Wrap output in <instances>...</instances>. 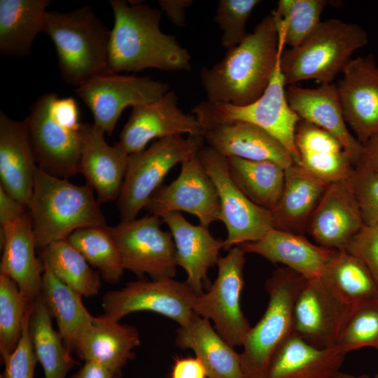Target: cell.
Instances as JSON below:
<instances>
[{
	"label": "cell",
	"mask_w": 378,
	"mask_h": 378,
	"mask_svg": "<svg viewBox=\"0 0 378 378\" xmlns=\"http://www.w3.org/2000/svg\"><path fill=\"white\" fill-rule=\"evenodd\" d=\"M284 47V34L270 13L223 59L202 69L200 79L206 101L244 106L257 100L268 86Z\"/></svg>",
	"instance_id": "obj_1"
},
{
	"label": "cell",
	"mask_w": 378,
	"mask_h": 378,
	"mask_svg": "<svg viewBox=\"0 0 378 378\" xmlns=\"http://www.w3.org/2000/svg\"><path fill=\"white\" fill-rule=\"evenodd\" d=\"M114 23L108 47V72L190 69L191 56L174 36L160 27V9L136 1L110 0Z\"/></svg>",
	"instance_id": "obj_2"
},
{
	"label": "cell",
	"mask_w": 378,
	"mask_h": 378,
	"mask_svg": "<svg viewBox=\"0 0 378 378\" xmlns=\"http://www.w3.org/2000/svg\"><path fill=\"white\" fill-rule=\"evenodd\" d=\"M99 205L88 185H75L38 168L27 207L36 248L65 240L80 228L106 227Z\"/></svg>",
	"instance_id": "obj_3"
},
{
	"label": "cell",
	"mask_w": 378,
	"mask_h": 378,
	"mask_svg": "<svg viewBox=\"0 0 378 378\" xmlns=\"http://www.w3.org/2000/svg\"><path fill=\"white\" fill-rule=\"evenodd\" d=\"M44 32L55 46L63 80L76 88L108 72L111 30L85 5L68 12L48 11Z\"/></svg>",
	"instance_id": "obj_4"
},
{
	"label": "cell",
	"mask_w": 378,
	"mask_h": 378,
	"mask_svg": "<svg viewBox=\"0 0 378 378\" xmlns=\"http://www.w3.org/2000/svg\"><path fill=\"white\" fill-rule=\"evenodd\" d=\"M23 122L39 169L62 178L79 173L82 123L74 99L46 93Z\"/></svg>",
	"instance_id": "obj_5"
},
{
	"label": "cell",
	"mask_w": 378,
	"mask_h": 378,
	"mask_svg": "<svg viewBox=\"0 0 378 378\" xmlns=\"http://www.w3.org/2000/svg\"><path fill=\"white\" fill-rule=\"evenodd\" d=\"M368 43L366 31L357 24L321 21L300 45L284 50L280 66L286 85L309 79L332 83L354 52Z\"/></svg>",
	"instance_id": "obj_6"
},
{
	"label": "cell",
	"mask_w": 378,
	"mask_h": 378,
	"mask_svg": "<svg viewBox=\"0 0 378 378\" xmlns=\"http://www.w3.org/2000/svg\"><path fill=\"white\" fill-rule=\"evenodd\" d=\"M307 280L286 267L276 269L267 280L268 305L251 327L240 354L244 378H266L273 355L293 333L294 305Z\"/></svg>",
	"instance_id": "obj_7"
},
{
	"label": "cell",
	"mask_w": 378,
	"mask_h": 378,
	"mask_svg": "<svg viewBox=\"0 0 378 378\" xmlns=\"http://www.w3.org/2000/svg\"><path fill=\"white\" fill-rule=\"evenodd\" d=\"M281 58L263 94L244 106L204 101L192 110L205 130L218 125L242 121L264 130L280 141L290 153L295 164L300 160L295 142V130L300 118L291 109L286 97V84L280 66Z\"/></svg>",
	"instance_id": "obj_8"
},
{
	"label": "cell",
	"mask_w": 378,
	"mask_h": 378,
	"mask_svg": "<svg viewBox=\"0 0 378 378\" xmlns=\"http://www.w3.org/2000/svg\"><path fill=\"white\" fill-rule=\"evenodd\" d=\"M204 143V137L174 136L158 139L148 148L129 155L118 198L121 221L136 218L169 172L195 156Z\"/></svg>",
	"instance_id": "obj_9"
},
{
	"label": "cell",
	"mask_w": 378,
	"mask_h": 378,
	"mask_svg": "<svg viewBox=\"0 0 378 378\" xmlns=\"http://www.w3.org/2000/svg\"><path fill=\"white\" fill-rule=\"evenodd\" d=\"M197 157L218 192L220 220L227 230L223 249L256 241L273 228L271 211L251 201L232 181L226 157L208 146Z\"/></svg>",
	"instance_id": "obj_10"
},
{
	"label": "cell",
	"mask_w": 378,
	"mask_h": 378,
	"mask_svg": "<svg viewBox=\"0 0 378 378\" xmlns=\"http://www.w3.org/2000/svg\"><path fill=\"white\" fill-rule=\"evenodd\" d=\"M245 252L231 248L220 257L218 276L208 290L197 296L193 311L211 320L218 335L232 347L242 346L251 326L241 308Z\"/></svg>",
	"instance_id": "obj_11"
},
{
	"label": "cell",
	"mask_w": 378,
	"mask_h": 378,
	"mask_svg": "<svg viewBox=\"0 0 378 378\" xmlns=\"http://www.w3.org/2000/svg\"><path fill=\"white\" fill-rule=\"evenodd\" d=\"M162 219L146 215L115 226H106L121 254L125 270L152 280L174 278L176 271V247L170 232L161 229Z\"/></svg>",
	"instance_id": "obj_12"
},
{
	"label": "cell",
	"mask_w": 378,
	"mask_h": 378,
	"mask_svg": "<svg viewBox=\"0 0 378 378\" xmlns=\"http://www.w3.org/2000/svg\"><path fill=\"white\" fill-rule=\"evenodd\" d=\"M198 295L186 281L174 278L131 281L120 289L107 291L102 298V316L119 321L129 314L150 311L186 325L195 312Z\"/></svg>",
	"instance_id": "obj_13"
},
{
	"label": "cell",
	"mask_w": 378,
	"mask_h": 378,
	"mask_svg": "<svg viewBox=\"0 0 378 378\" xmlns=\"http://www.w3.org/2000/svg\"><path fill=\"white\" fill-rule=\"evenodd\" d=\"M357 305L322 276L307 279L294 305L293 333L318 349L335 348Z\"/></svg>",
	"instance_id": "obj_14"
},
{
	"label": "cell",
	"mask_w": 378,
	"mask_h": 378,
	"mask_svg": "<svg viewBox=\"0 0 378 378\" xmlns=\"http://www.w3.org/2000/svg\"><path fill=\"white\" fill-rule=\"evenodd\" d=\"M168 91L167 83L149 77L106 74L90 79L75 93L91 111L94 125L109 136L127 107L155 102Z\"/></svg>",
	"instance_id": "obj_15"
},
{
	"label": "cell",
	"mask_w": 378,
	"mask_h": 378,
	"mask_svg": "<svg viewBox=\"0 0 378 378\" xmlns=\"http://www.w3.org/2000/svg\"><path fill=\"white\" fill-rule=\"evenodd\" d=\"M145 209L150 215L160 218L170 212L190 213L198 218L200 225L207 228L220 220L217 190L197 154L181 164L178 177L169 184L160 186Z\"/></svg>",
	"instance_id": "obj_16"
},
{
	"label": "cell",
	"mask_w": 378,
	"mask_h": 378,
	"mask_svg": "<svg viewBox=\"0 0 378 378\" xmlns=\"http://www.w3.org/2000/svg\"><path fill=\"white\" fill-rule=\"evenodd\" d=\"M174 91L159 99L132 108L130 116L115 144L127 155L144 150L153 139L174 136L203 137L204 129L195 115L183 112Z\"/></svg>",
	"instance_id": "obj_17"
},
{
	"label": "cell",
	"mask_w": 378,
	"mask_h": 378,
	"mask_svg": "<svg viewBox=\"0 0 378 378\" xmlns=\"http://www.w3.org/2000/svg\"><path fill=\"white\" fill-rule=\"evenodd\" d=\"M337 85L345 122L363 145L378 133V66L372 55L351 59Z\"/></svg>",
	"instance_id": "obj_18"
},
{
	"label": "cell",
	"mask_w": 378,
	"mask_h": 378,
	"mask_svg": "<svg viewBox=\"0 0 378 378\" xmlns=\"http://www.w3.org/2000/svg\"><path fill=\"white\" fill-rule=\"evenodd\" d=\"M363 225L351 178L329 184L306 230L318 246L342 251Z\"/></svg>",
	"instance_id": "obj_19"
},
{
	"label": "cell",
	"mask_w": 378,
	"mask_h": 378,
	"mask_svg": "<svg viewBox=\"0 0 378 378\" xmlns=\"http://www.w3.org/2000/svg\"><path fill=\"white\" fill-rule=\"evenodd\" d=\"M0 274L12 279L29 305L41 295L45 270L43 260L36 255V248L31 218L29 211L0 230Z\"/></svg>",
	"instance_id": "obj_20"
},
{
	"label": "cell",
	"mask_w": 378,
	"mask_h": 378,
	"mask_svg": "<svg viewBox=\"0 0 378 378\" xmlns=\"http://www.w3.org/2000/svg\"><path fill=\"white\" fill-rule=\"evenodd\" d=\"M104 134L94 123H82L79 173L99 204L118 200L129 156L115 144L108 145Z\"/></svg>",
	"instance_id": "obj_21"
},
{
	"label": "cell",
	"mask_w": 378,
	"mask_h": 378,
	"mask_svg": "<svg viewBox=\"0 0 378 378\" xmlns=\"http://www.w3.org/2000/svg\"><path fill=\"white\" fill-rule=\"evenodd\" d=\"M286 97L290 107L300 120L322 128L337 139L356 165L363 145L347 128L337 85L324 83L315 88L287 85Z\"/></svg>",
	"instance_id": "obj_22"
},
{
	"label": "cell",
	"mask_w": 378,
	"mask_h": 378,
	"mask_svg": "<svg viewBox=\"0 0 378 378\" xmlns=\"http://www.w3.org/2000/svg\"><path fill=\"white\" fill-rule=\"evenodd\" d=\"M161 218L169 228L176 247L178 266L187 274L186 283L197 294L209 288L208 270L217 265L223 240L214 237L209 228L188 221L181 212H170Z\"/></svg>",
	"instance_id": "obj_23"
},
{
	"label": "cell",
	"mask_w": 378,
	"mask_h": 378,
	"mask_svg": "<svg viewBox=\"0 0 378 378\" xmlns=\"http://www.w3.org/2000/svg\"><path fill=\"white\" fill-rule=\"evenodd\" d=\"M38 167L22 121L0 111V187L28 207Z\"/></svg>",
	"instance_id": "obj_24"
},
{
	"label": "cell",
	"mask_w": 378,
	"mask_h": 378,
	"mask_svg": "<svg viewBox=\"0 0 378 378\" xmlns=\"http://www.w3.org/2000/svg\"><path fill=\"white\" fill-rule=\"evenodd\" d=\"M204 140L226 158L272 161L285 169L295 162L286 147L272 135L251 123L232 121L204 130Z\"/></svg>",
	"instance_id": "obj_25"
},
{
	"label": "cell",
	"mask_w": 378,
	"mask_h": 378,
	"mask_svg": "<svg viewBox=\"0 0 378 378\" xmlns=\"http://www.w3.org/2000/svg\"><path fill=\"white\" fill-rule=\"evenodd\" d=\"M239 246L246 253L280 263L307 279L322 276L336 250L315 245L300 234L272 228L259 240Z\"/></svg>",
	"instance_id": "obj_26"
},
{
	"label": "cell",
	"mask_w": 378,
	"mask_h": 378,
	"mask_svg": "<svg viewBox=\"0 0 378 378\" xmlns=\"http://www.w3.org/2000/svg\"><path fill=\"white\" fill-rule=\"evenodd\" d=\"M295 142L299 166L313 176L328 184L351 178L354 164L340 141L327 131L300 120Z\"/></svg>",
	"instance_id": "obj_27"
},
{
	"label": "cell",
	"mask_w": 378,
	"mask_h": 378,
	"mask_svg": "<svg viewBox=\"0 0 378 378\" xmlns=\"http://www.w3.org/2000/svg\"><path fill=\"white\" fill-rule=\"evenodd\" d=\"M139 345V333L135 326L101 315L94 317L81 335L75 351L85 362L97 363L122 372V368L134 358V349Z\"/></svg>",
	"instance_id": "obj_28"
},
{
	"label": "cell",
	"mask_w": 378,
	"mask_h": 378,
	"mask_svg": "<svg viewBox=\"0 0 378 378\" xmlns=\"http://www.w3.org/2000/svg\"><path fill=\"white\" fill-rule=\"evenodd\" d=\"M345 356L337 346L318 349L292 333L273 355L266 378H330Z\"/></svg>",
	"instance_id": "obj_29"
},
{
	"label": "cell",
	"mask_w": 378,
	"mask_h": 378,
	"mask_svg": "<svg viewBox=\"0 0 378 378\" xmlns=\"http://www.w3.org/2000/svg\"><path fill=\"white\" fill-rule=\"evenodd\" d=\"M176 346L191 349L204 365L208 378H244L240 354L211 326L209 320L196 313L176 330Z\"/></svg>",
	"instance_id": "obj_30"
},
{
	"label": "cell",
	"mask_w": 378,
	"mask_h": 378,
	"mask_svg": "<svg viewBox=\"0 0 378 378\" xmlns=\"http://www.w3.org/2000/svg\"><path fill=\"white\" fill-rule=\"evenodd\" d=\"M328 186L295 163L286 169L281 199L271 211L273 228L301 234Z\"/></svg>",
	"instance_id": "obj_31"
},
{
	"label": "cell",
	"mask_w": 378,
	"mask_h": 378,
	"mask_svg": "<svg viewBox=\"0 0 378 378\" xmlns=\"http://www.w3.org/2000/svg\"><path fill=\"white\" fill-rule=\"evenodd\" d=\"M49 0H0V53L24 57L44 31Z\"/></svg>",
	"instance_id": "obj_32"
},
{
	"label": "cell",
	"mask_w": 378,
	"mask_h": 378,
	"mask_svg": "<svg viewBox=\"0 0 378 378\" xmlns=\"http://www.w3.org/2000/svg\"><path fill=\"white\" fill-rule=\"evenodd\" d=\"M43 262L41 297L56 321L65 346L71 352L94 316L84 306L82 297L57 279Z\"/></svg>",
	"instance_id": "obj_33"
},
{
	"label": "cell",
	"mask_w": 378,
	"mask_h": 378,
	"mask_svg": "<svg viewBox=\"0 0 378 378\" xmlns=\"http://www.w3.org/2000/svg\"><path fill=\"white\" fill-rule=\"evenodd\" d=\"M227 160L231 178L240 190L258 206L274 210L283 192L285 169L272 161Z\"/></svg>",
	"instance_id": "obj_34"
},
{
	"label": "cell",
	"mask_w": 378,
	"mask_h": 378,
	"mask_svg": "<svg viewBox=\"0 0 378 378\" xmlns=\"http://www.w3.org/2000/svg\"><path fill=\"white\" fill-rule=\"evenodd\" d=\"M52 318L41 295L34 304L29 321L34 350L45 378H65L78 363L71 356L59 332L54 330Z\"/></svg>",
	"instance_id": "obj_35"
},
{
	"label": "cell",
	"mask_w": 378,
	"mask_h": 378,
	"mask_svg": "<svg viewBox=\"0 0 378 378\" xmlns=\"http://www.w3.org/2000/svg\"><path fill=\"white\" fill-rule=\"evenodd\" d=\"M40 257L57 279L81 297L89 298L99 293V273L66 239L51 243L41 250Z\"/></svg>",
	"instance_id": "obj_36"
},
{
	"label": "cell",
	"mask_w": 378,
	"mask_h": 378,
	"mask_svg": "<svg viewBox=\"0 0 378 378\" xmlns=\"http://www.w3.org/2000/svg\"><path fill=\"white\" fill-rule=\"evenodd\" d=\"M321 276L354 304L378 299V285L370 270L345 250L336 251Z\"/></svg>",
	"instance_id": "obj_37"
},
{
	"label": "cell",
	"mask_w": 378,
	"mask_h": 378,
	"mask_svg": "<svg viewBox=\"0 0 378 378\" xmlns=\"http://www.w3.org/2000/svg\"><path fill=\"white\" fill-rule=\"evenodd\" d=\"M106 227L80 228L66 240L87 262L99 270L107 283H118L125 270L119 248Z\"/></svg>",
	"instance_id": "obj_38"
},
{
	"label": "cell",
	"mask_w": 378,
	"mask_h": 378,
	"mask_svg": "<svg viewBox=\"0 0 378 378\" xmlns=\"http://www.w3.org/2000/svg\"><path fill=\"white\" fill-rule=\"evenodd\" d=\"M328 4L326 0H279L272 13L285 45L294 48L304 41L321 22Z\"/></svg>",
	"instance_id": "obj_39"
},
{
	"label": "cell",
	"mask_w": 378,
	"mask_h": 378,
	"mask_svg": "<svg viewBox=\"0 0 378 378\" xmlns=\"http://www.w3.org/2000/svg\"><path fill=\"white\" fill-rule=\"evenodd\" d=\"M29 305L17 284L0 274V352L10 354L20 340L23 320Z\"/></svg>",
	"instance_id": "obj_40"
},
{
	"label": "cell",
	"mask_w": 378,
	"mask_h": 378,
	"mask_svg": "<svg viewBox=\"0 0 378 378\" xmlns=\"http://www.w3.org/2000/svg\"><path fill=\"white\" fill-rule=\"evenodd\" d=\"M337 347L346 354L363 347L378 350V299L356 306L340 337Z\"/></svg>",
	"instance_id": "obj_41"
},
{
	"label": "cell",
	"mask_w": 378,
	"mask_h": 378,
	"mask_svg": "<svg viewBox=\"0 0 378 378\" xmlns=\"http://www.w3.org/2000/svg\"><path fill=\"white\" fill-rule=\"evenodd\" d=\"M259 0H220L215 21L222 31L220 42L227 50L239 45L248 34L246 22Z\"/></svg>",
	"instance_id": "obj_42"
},
{
	"label": "cell",
	"mask_w": 378,
	"mask_h": 378,
	"mask_svg": "<svg viewBox=\"0 0 378 378\" xmlns=\"http://www.w3.org/2000/svg\"><path fill=\"white\" fill-rule=\"evenodd\" d=\"M33 307L26 312L21 336L14 351L3 358L5 365L4 378H34L37 358L29 333V321Z\"/></svg>",
	"instance_id": "obj_43"
},
{
	"label": "cell",
	"mask_w": 378,
	"mask_h": 378,
	"mask_svg": "<svg viewBox=\"0 0 378 378\" xmlns=\"http://www.w3.org/2000/svg\"><path fill=\"white\" fill-rule=\"evenodd\" d=\"M351 183L363 224L377 225L378 173L356 166Z\"/></svg>",
	"instance_id": "obj_44"
},
{
	"label": "cell",
	"mask_w": 378,
	"mask_h": 378,
	"mask_svg": "<svg viewBox=\"0 0 378 378\" xmlns=\"http://www.w3.org/2000/svg\"><path fill=\"white\" fill-rule=\"evenodd\" d=\"M345 251L365 265L378 285V224L364 225L349 241Z\"/></svg>",
	"instance_id": "obj_45"
},
{
	"label": "cell",
	"mask_w": 378,
	"mask_h": 378,
	"mask_svg": "<svg viewBox=\"0 0 378 378\" xmlns=\"http://www.w3.org/2000/svg\"><path fill=\"white\" fill-rule=\"evenodd\" d=\"M169 378H208L206 370L197 357L176 358Z\"/></svg>",
	"instance_id": "obj_46"
},
{
	"label": "cell",
	"mask_w": 378,
	"mask_h": 378,
	"mask_svg": "<svg viewBox=\"0 0 378 378\" xmlns=\"http://www.w3.org/2000/svg\"><path fill=\"white\" fill-rule=\"evenodd\" d=\"M26 206L0 187V224L3 226L27 211Z\"/></svg>",
	"instance_id": "obj_47"
},
{
	"label": "cell",
	"mask_w": 378,
	"mask_h": 378,
	"mask_svg": "<svg viewBox=\"0 0 378 378\" xmlns=\"http://www.w3.org/2000/svg\"><path fill=\"white\" fill-rule=\"evenodd\" d=\"M194 1L192 0H160V9L177 27L186 24V11Z\"/></svg>",
	"instance_id": "obj_48"
},
{
	"label": "cell",
	"mask_w": 378,
	"mask_h": 378,
	"mask_svg": "<svg viewBox=\"0 0 378 378\" xmlns=\"http://www.w3.org/2000/svg\"><path fill=\"white\" fill-rule=\"evenodd\" d=\"M122 372L113 370L94 362H85L71 378H121Z\"/></svg>",
	"instance_id": "obj_49"
},
{
	"label": "cell",
	"mask_w": 378,
	"mask_h": 378,
	"mask_svg": "<svg viewBox=\"0 0 378 378\" xmlns=\"http://www.w3.org/2000/svg\"><path fill=\"white\" fill-rule=\"evenodd\" d=\"M356 166L378 173V133L363 144L362 155Z\"/></svg>",
	"instance_id": "obj_50"
},
{
	"label": "cell",
	"mask_w": 378,
	"mask_h": 378,
	"mask_svg": "<svg viewBox=\"0 0 378 378\" xmlns=\"http://www.w3.org/2000/svg\"><path fill=\"white\" fill-rule=\"evenodd\" d=\"M330 378H378V372L376 373L374 377H370L367 374H362L356 376L354 374H350L344 372H338Z\"/></svg>",
	"instance_id": "obj_51"
},
{
	"label": "cell",
	"mask_w": 378,
	"mask_h": 378,
	"mask_svg": "<svg viewBox=\"0 0 378 378\" xmlns=\"http://www.w3.org/2000/svg\"><path fill=\"white\" fill-rule=\"evenodd\" d=\"M0 378H4L3 374H1V375H0Z\"/></svg>",
	"instance_id": "obj_52"
}]
</instances>
